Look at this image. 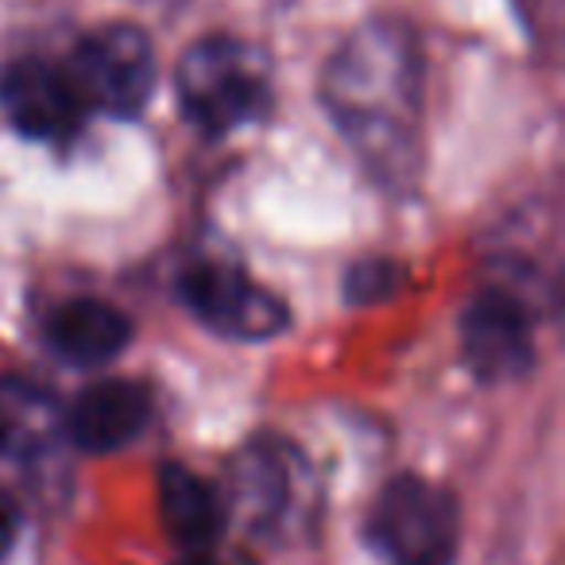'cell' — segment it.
<instances>
[{"instance_id":"cell-1","label":"cell","mask_w":565,"mask_h":565,"mask_svg":"<svg viewBox=\"0 0 565 565\" xmlns=\"http://www.w3.org/2000/svg\"><path fill=\"white\" fill-rule=\"evenodd\" d=\"M326 113L372 179L407 190L418 171L423 51L403 20H369L330 55L318 82Z\"/></svg>"},{"instance_id":"cell-2","label":"cell","mask_w":565,"mask_h":565,"mask_svg":"<svg viewBox=\"0 0 565 565\" xmlns=\"http://www.w3.org/2000/svg\"><path fill=\"white\" fill-rule=\"evenodd\" d=\"M174 89L186 120L205 136H228L271 113V63L236 35H205L174 71Z\"/></svg>"},{"instance_id":"cell-3","label":"cell","mask_w":565,"mask_h":565,"mask_svg":"<svg viewBox=\"0 0 565 565\" xmlns=\"http://www.w3.org/2000/svg\"><path fill=\"white\" fill-rule=\"evenodd\" d=\"M457 500L426 477L387 480L369 515V539L387 565H449L457 554Z\"/></svg>"},{"instance_id":"cell-4","label":"cell","mask_w":565,"mask_h":565,"mask_svg":"<svg viewBox=\"0 0 565 565\" xmlns=\"http://www.w3.org/2000/svg\"><path fill=\"white\" fill-rule=\"evenodd\" d=\"M66 78H71L78 102L105 117H140L143 105L156 94V47L148 32L136 24H109L102 32L86 35L66 58Z\"/></svg>"},{"instance_id":"cell-5","label":"cell","mask_w":565,"mask_h":565,"mask_svg":"<svg viewBox=\"0 0 565 565\" xmlns=\"http://www.w3.org/2000/svg\"><path fill=\"white\" fill-rule=\"evenodd\" d=\"M179 295L205 330L221 333L228 341L279 338L287 330V318H291L279 295L259 287L241 267L217 264V259L190 264L179 279Z\"/></svg>"},{"instance_id":"cell-6","label":"cell","mask_w":565,"mask_h":565,"mask_svg":"<svg viewBox=\"0 0 565 565\" xmlns=\"http://www.w3.org/2000/svg\"><path fill=\"white\" fill-rule=\"evenodd\" d=\"M0 113L28 140L58 143L82 128L86 105L78 102L63 66L28 55L0 71Z\"/></svg>"},{"instance_id":"cell-7","label":"cell","mask_w":565,"mask_h":565,"mask_svg":"<svg viewBox=\"0 0 565 565\" xmlns=\"http://www.w3.org/2000/svg\"><path fill=\"white\" fill-rule=\"evenodd\" d=\"M461 349L484 384H511L534 364L531 310L508 291H480L461 318Z\"/></svg>"},{"instance_id":"cell-8","label":"cell","mask_w":565,"mask_h":565,"mask_svg":"<svg viewBox=\"0 0 565 565\" xmlns=\"http://www.w3.org/2000/svg\"><path fill=\"white\" fill-rule=\"evenodd\" d=\"M156 395L140 380H102L66 407V438L86 454H117L143 434Z\"/></svg>"},{"instance_id":"cell-9","label":"cell","mask_w":565,"mask_h":565,"mask_svg":"<svg viewBox=\"0 0 565 565\" xmlns=\"http://www.w3.org/2000/svg\"><path fill=\"white\" fill-rule=\"evenodd\" d=\"M299 454L282 441H252L233 461V503L252 526L279 531L291 523L302 484Z\"/></svg>"},{"instance_id":"cell-10","label":"cell","mask_w":565,"mask_h":565,"mask_svg":"<svg viewBox=\"0 0 565 565\" xmlns=\"http://www.w3.org/2000/svg\"><path fill=\"white\" fill-rule=\"evenodd\" d=\"M66 438V407L24 376H0V457L35 465Z\"/></svg>"},{"instance_id":"cell-11","label":"cell","mask_w":565,"mask_h":565,"mask_svg":"<svg viewBox=\"0 0 565 565\" xmlns=\"http://www.w3.org/2000/svg\"><path fill=\"white\" fill-rule=\"evenodd\" d=\"M128 315L105 299H71L47 318V345L74 369H102L128 345Z\"/></svg>"},{"instance_id":"cell-12","label":"cell","mask_w":565,"mask_h":565,"mask_svg":"<svg viewBox=\"0 0 565 565\" xmlns=\"http://www.w3.org/2000/svg\"><path fill=\"white\" fill-rule=\"evenodd\" d=\"M159 519L179 546L205 550L225 523V508L198 472L182 465H163L159 469Z\"/></svg>"},{"instance_id":"cell-13","label":"cell","mask_w":565,"mask_h":565,"mask_svg":"<svg viewBox=\"0 0 565 565\" xmlns=\"http://www.w3.org/2000/svg\"><path fill=\"white\" fill-rule=\"evenodd\" d=\"M12 539H17V508L4 492H0V557L9 554Z\"/></svg>"},{"instance_id":"cell-14","label":"cell","mask_w":565,"mask_h":565,"mask_svg":"<svg viewBox=\"0 0 565 565\" xmlns=\"http://www.w3.org/2000/svg\"><path fill=\"white\" fill-rule=\"evenodd\" d=\"M182 565H213V562H205V557H190V562H182Z\"/></svg>"}]
</instances>
